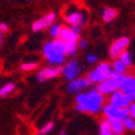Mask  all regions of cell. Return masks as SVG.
<instances>
[{"label":"cell","instance_id":"cell-24","mask_svg":"<svg viewBox=\"0 0 135 135\" xmlns=\"http://www.w3.org/2000/svg\"><path fill=\"white\" fill-rule=\"evenodd\" d=\"M53 129H54V123L53 122H48L44 127H42V129L39 131L38 135H46V134H48L50 131H52Z\"/></svg>","mask_w":135,"mask_h":135},{"label":"cell","instance_id":"cell-2","mask_svg":"<svg viewBox=\"0 0 135 135\" xmlns=\"http://www.w3.org/2000/svg\"><path fill=\"white\" fill-rule=\"evenodd\" d=\"M43 55L50 64H62L66 55V43L59 38L45 43L43 46Z\"/></svg>","mask_w":135,"mask_h":135},{"label":"cell","instance_id":"cell-1","mask_svg":"<svg viewBox=\"0 0 135 135\" xmlns=\"http://www.w3.org/2000/svg\"><path fill=\"white\" fill-rule=\"evenodd\" d=\"M104 97L100 91L90 90L86 93H79L76 97V110L80 113L97 114L103 105Z\"/></svg>","mask_w":135,"mask_h":135},{"label":"cell","instance_id":"cell-7","mask_svg":"<svg viewBox=\"0 0 135 135\" xmlns=\"http://www.w3.org/2000/svg\"><path fill=\"white\" fill-rule=\"evenodd\" d=\"M103 114L107 118V120H114V119H121L129 116V109L128 108H119L115 107L110 104H107L103 107Z\"/></svg>","mask_w":135,"mask_h":135},{"label":"cell","instance_id":"cell-9","mask_svg":"<svg viewBox=\"0 0 135 135\" xmlns=\"http://www.w3.org/2000/svg\"><path fill=\"white\" fill-rule=\"evenodd\" d=\"M57 18V14L55 12H50V13H47L45 16H43L42 18L36 21L35 23L32 24V30L35 32H38V31H41V30H44L48 27H50L56 21Z\"/></svg>","mask_w":135,"mask_h":135},{"label":"cell","instance_id":"cell-16","mask_svg":"<svg viewBox=\"0 0 135 135\" xmlns=\"http://www.w3.org/2000/svg\"><path fill=\"white\" fill-rule=\"evenodd\" d=\"M112 68H113V73H115V74L123 75L127 71V65L120 59H116Z\"/></svg>","mask_w":135,"mask_h":135},{"label":"cell","instance_id":"cell-32","mask_svg":"<svg viewBox=\"0 0 135 135\" xmlns=\"http://www.w3.org/2000/svg\"><path fill=\"white\" fill-rule=\"evenodd\" d=\"M131 98H132V100H133V101H135V91L133 92V94H132V97H131Z\"/></svg>","mask_w":135,"mask_h":135},{"label":"cell","instance_id":"cell-30","mask_svg":"<svg viewBox=\"0 0 135 135\" xmlns=\"http://www.w3.org/2000/svg\"><path fill=\"white\" fill-rule=\"evenodd\" d=\"M8 30V25L7 24H4V23H2V24H0V32H6Z\"/></svg>","mask_w":135,"mask_h":135},{"label":"cell","instance_id":"cell-25","mask_svg":"<svg viewBox=\"0 0 135 135\" xmlns=\"http://www.w3.org/2000/svg\"><path fill=\"white\" fill-rule=\"evenodd\" d=\"M37 66H38V63H36V62H27V63H24L22 65V70H24V71H31L33 69H36Z\"/></svg>","mask_w":135,"mask_h":135},{"label":"cell","instance_id":"cell-8","mask_svg":"<svg viewBox=\"0 0 135 135\" xmlns=\"http://www.w3.org/2000/svg\"><path fill=\"white\" fill-rule=\"evenodd\" d=\"M129 44H130V39L127 37H122V38L117 39L112 44V46L109 48V56L114 59L119 58L120 55L123 52H126V49L128 48Z\"/></svg>","mask_w":135,"mask_h":135},{"label":"cell","instance_id":"cell-15","mask_svg":"<svg viewBox=\"0 0 135 135\" xmlns=\"http://www.w3.org/2000/svg\"><path fill=\"white\" fill-rule=\"evenodd\" d=\"M109 121V126H110V130L113 132V134H118V135H121L124 130V123L123 120L121 119H114V120H108Z\"/></svg>","mask_w":135,"mask_h":135},{"label":"cell","instance_id":"cell-28","mask_svg":"<svg viewBox=\"0 0 135 135\" xmlns=\"http://www.w3.org/2000/svg\"><path fill=\"white\" fill-rule=\"evenodd\" d=\"M77 43H78V47H80V48H86L87 47V41L85 39H81V40L77 41Z\"/></svg>","mask_w":135,"mask_h":135},{"label":"cell","instance_id":"cell-5","mask_svg":"<svg viewBox=\"0 0 135 135\" xmlns=\"http://www.w3.org/2000/svg\"><path fill=\"white\" fill-rule=\"evenodd\" d=\"M113 74V68L108 62H102L100 63L94 70H92L89 75L88 79L90 83H102L109 78Z\"/></svg>","mask_w":135,"mask_h":135},{"label":"cell","instance_id":"cell-26","mask_svg":"<svg viewBox=\"0 0 135 135\" xmlns=\"http://www.w3.org/2000/svg\"><path fill=\"white\" fill-rule=\"evenodd\" d=\"M128 109H129V116L135 120V102L131 103V105L128 107Z\"/></svg>","mask_w":135,"mask_h":135},{"label":"cell","instance_id":"cell-34","mask_svg":"<svg viewBox=\"0 0 135 135\" xmlns=\"http://www.w3.org/2000/svg\"><path fill=\"white\" fill-rule=\"evenodd\" d=\"M113 135H118V134H113Z\"/></svg>","mask_w":135,"mask_h":135},{"label":"cell","instance_id":"cell-19","mask_svg":"<svg viewBox=\"0 0 135 135\" xmlns=\"http://www.w3.org/2000/svg\"><path fill=\"white\" fill-rule=\"evenodd\" d=\"M100 135H113V132L110 130L109 121L103 120L100 124Z\"/></svg>","mask_w":135,"mask_h":135},{"label":"cell","instance_id":"cell-4","mask_svg":"<svg viewBox=\"0 0 135 135\" xmlns=\"http://www.w3.org/2000/svg\"><path fill=\"white\" fill-rule=\"evenodd\" d=\"M123 79H124V75L113 73L109 78L99 84L98 91H100L102 94H112L113 92L121 89Z\"/></svg>","mask_w":135,"mask_h":135},{"label":"cell","instance_id":"cell-10","mask_svg":"<svg viewBox=\"0 0 135 135\" xmlns=\"http://www.w3.org/2000/svg\"><path fill=\"white\" fill-rule=\"evenodd\" d=\"M61 72H62L63 76H64L68 80L72 81V80L76 79V77H77L78 74H79V65H78V62H77L76 60H71V61H69V62L65 64V66L62 69Z\"/></svg>","mask_w":135,"mask_h":135},{"label":"cell","instance_id":"cell-20","mask_svg":"<svg viewBox=\"0 0 135 135\" xmlns=\"http://www.w3.org/2000/svg\"><path fill=\"white\" fill-rule=\"evenodd\" d=\"M61 29H62V26L60 24H53L49 27V35L52 36L54 39H58Z\"/></svg>","mask_w":135,"mask_h":135},{"label":"cell","instance_id":"cell-27","mask_svg":"<svg viewBox=\"0 0 135 135\" xmlns=\"http://www.w3.org/2000/svg\"><path fill=\"white\" fill-rule=\"evenodd\" d=\"M86 60H87V62H89V63H94V62L98 60V57H97L94 54H89V55L87 56Z\"/></svg>","mask_w":135,"mask_h":135},{"label":"cell","instance_id":"cell-17","mask_svg":"<svg viewBox=\"0 0 135 135\" xmlns=\"http://www.w3.org/2000/svg\"><path fill=\"white\" fill-rule=\"evenodd\" d=\"M117 16V11L113 8H106L104 11H103V20L107 23L112 22L115 17Z\"/></svg>","mask_w":135,"mask_h":135},{"label":"cell","instance_id":"cell-13","mask_svg":"<svg viewBox=\"0 0 135 135\" xmlns=\"http://www.w3.org/2000/svg\"><path fill=\"white\" fill-rule=\"evenodd\" d=\"M59 39L65 43L77 42L78 41V35H76L70 27H62V29L60 31V35H59Z\"/></svg>","mask_w":135,"mask_h":135},{"label":"cell","instance_id":"cell-3","mask_svg":"<svg viewBox=\"0 0 135 135\" xmlns=\"http://www.w3.org/2000/svg\"><path fill=\"white\" fill-rule=\"evenodd\" d=\"M64 21L70 26H78L83 27L86 25L87 22V14L84 10L78 9L76 6L68 7L64 12Z\"/></svg>","mask_w":135,"mask_h":135},{"label":"cell","instance_id":"cell-11","mask_svg":"<svg viewBox=\"0 0 135 135\" xmlns=\"http://www.w3.org/2000/svg\"><path fill=\"white\" fill-rule=\"evenodd\" d=\"M60 72L61 70L58 66H46L37 74V78L39 81H45L56 77Z\"/></svg>","mask_w":135,"mask_h":135},{"label":"cell","instance_id":"cell-23","mask_svg":"<svg viewBox=\"0 0 135 135\" xmlns=\"http://www.w3.org/2000/svg\"><path fill=\"white\" fill-rule=\"evenodd\" d=\"M123 123H124V127H126L127 130H129V131H134L135 130V120L133 119V118H131L130 116L124 118Z\"/></svg>","mask_w":135,"mask_h":135},{"label":"cell","instance_id":"cell-31","mask_svg":"<svg viewBox=\"0 0 135 135\" xmlns=\"http://www.w3.org/2000/svg\"><path fill=\"white\" fill-rule=\"evenodd\" d=\"M2 40H3V35L0 32V46H1V44H2Z\"/></svg>","mask_w":135,"mask_h":135},{"label":"cell","instance_id":"cell-33","mask_svg":"<svg viewBox=\"0 0 135 135\" xmlns=\"http://www.w3.org/2000/svg\"><path fill=\"white\" fill-rule=\"evenodd\" d=\"M60 135H66V132L63 130V131H61V133H60Z\"/></svg>","mask_w":135,"mask_h":135},{"label":"cell","instance_id":"cell-14","mask_svg":"<svg viewBox=\"0 0 135 135\" xmlns=\"http://www.w3.org/2000/svg\"><path fill=\"white\" fill-rule=\"evenodd\" d=\"M120 90L123 91L126 94L132 97L133 92L135 91V77L134 76H131V75L124 76L123 84H122Z\"/></svg>","mask_w":135,"mask_h":135},{"label":"cell","instance_id":"cell-6","mask_svg":"<svg viewBox=\"0 0 135 135\" xmlns=\"http://www.w3.org/2000/svg\"><path fill=\"white\" fill-rule=\"evenodd\" d=\"M132 98L128 94H126L121 90H117L113 92L109 97V103L110 105L119 108H128L132 103Z\"/></svg>","mask_w":135,"mask_h":135},{"label":"cell","instance_id":"cell-12","mask_svg":"<svg viewBox=\"0 0 135 135\" xmlns=\"http://www.w3.org/2000/svg\"><path fill=\"white\" fill-rule=\"evenodd\" d=\"M89 85H90V81L88 78H76L68 85L66 90L70 93H77L84 90L86 87H88Z\"/></svg>","mask_w":135,"mask_h":135},{"label":"cell","instance_id":"cell-21","mask_svg":"<svg viewBox=\"0 0 135 135\" xmlns=\"http://www.w3.org/2000/svg\"><path fill=\"white\" fill-rule=\"evenodd\" d=\"M15 88V85L13 83H9V84H6V85L0 89V97H7L10 92H12Z\"/></svg>","mask_w":135,"mask_h":135},{"label":"cell","instance_id":"cell-22","mask_svg":"<svg viewBox=\"0 0 135 135\" xmlns=\"http://www.w3.org/2000/svg\"><path fill=\"white\" fill-rule=\"evenodd\" d=\"M119 59L127 65V68L131 66V64H132V57H131V54L128 52V50H126V52H123V53L120 55Z\"/></svg>","mask_w":135,"mask_h":135},{"label":"cell","instance_id":"cell-29","mask_svg":"<svg viewBox=\"0 0 135 135\" xmlns=\"http://www.w3.org/2000/svg\"><path fill=\"white\" fill-rule=\"evenodd\" d=\"M69 27L76 33V35H79V33H80V30H81L80 27H78V26H69Z\"/></svg>","mask_w":135,"mask_h":135},{"label":"cell","instance_id":"cell-18","mask_svg":"<svg viewBox=\"0 0 135 135\" xmlns=\"http://www.w3.org/2000/svg\"><path fill=\"white\" fill-rule=\"evenodd\" d=\"M78 49V43L77 42H70L66 43V56L73 57L76 55Z\"/></svg>","mask_w":135,"mask_h":135}]
</instances>
